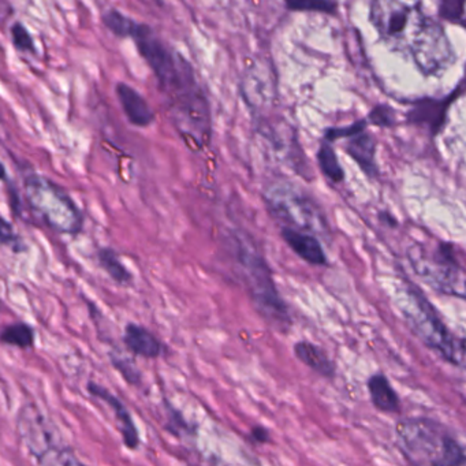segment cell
I'll list each match as a JSON object with an SVG mask.
<instances>
[{
	"label": "cell",
	"instance_id": "277c9868",
	"mask_svg": "<svg viewBox=\"0 0 466 466\" xmlns=\"http://www.w3.org/2000/svg\"><path fill=\"white\" fill-rule=\"evenodd\" d=\"M400 301L403 319L414 335L444 361L454 367H462L465 361V340L447 329L438 310L420 289L413 283H406Z\"/></svg>",
	"mask_w": 466,
	"mask_h": 466
},
{
	"label": "cell",
	"instance_id": "1f68e13d",
	"mask_svg": "<svg viewBox=\"0 0 466 466\" xmlns=\"http://www.w3.org/2000/svg\"><path fill=\"white\" fill-rule=\"evenodd\" d=\"M250 436L258 443H267L269 441V431L267 428L261 427V425H258V427L252 428Z\"/></svg>",
	"mask_w": 466,
	"mask_h": 466
},
{
	"label": "cell",
	"instance_id": "83f0119b",
	"mask_svg": "<svg viewBox=\"0 0 466 466\" xmlns=\"http://www.w3.org/2000/svg\"><path fill=\"white\" fill-rule=\"evenodd\" d=\"M463 2H457V0H443L439 5V15L443 20L450 21L452 24L465 23V12H463Z\"/></svg>",
	"mask_w": 466,
	"mask_h": 466
},
{
	"label": "cell",
	"instance_id": "e0dca14e",
	"mask_svg": "<svg viewBox=\"0 0 466 466\" xmlns=\"http://www.w3.org/2000/svg\"><path fill=\"white\" fill-rule=\"evenodd\" d=\"M370 402L381 413H398L400 409V397L384 373H373L367 381Z\"/></svg>",
	"mask_w": 466,
	"mask_h": 466
},
{
	"label": "cell",
	"instance_id": "44dd1931",
	"mask_svg": "<svg viewBox=\"0 0 466 466\" xmlns=\"http://www.w3.org/2000/svg\"><path fill=\"white\" fill-rule=\"evenodd\" d=\"M102 24L114 36L119 39H130L137 21L116 9H108L102 15Z\"/></svg>",
	"mask_w": 466,
	"mask_h": 466
},
{
	"label": "cell",
	"instance_id": "7402d4cb",
	"mask_svg": "<svg viewBox=\"0 0 466 466\" xmlns=\"http://www.w3.org/2000/svg\"><path fill=\"white\" fill-rule=\"evenodd\" d=\"M318 162L320 166L321 173L329 179V181L339 184L345 179V171L338 160L337 154L331 147V143L323 141L318 152Z\"/></svg>",
	"mask_w": 466,
	"mask_h": 466
},
{
	"label": "cell",
	"instance_id": "f1b7e54d",
	"mask_svg": "<svg viewBox=\"0 0 466 466\" xmlns=\"http://www.w3.org/2000/svg\"><path fill=\"white\" fill-rule=\"evenodd\" d=\"M166 414H167L166 430H167L168 432L176 436H184L190 433L189 424H187V420L184 419V416H182L177 409H174L173 406L168 405V403Z\"/></svg>",
	"mask_w": 466,
	"mask_h": 466
},
{
	"label": "cell",
	"instance_id": "9c48e42d",
	"mask_svg": "<svg viewBox=\"0 0 466 466\" xmlns=\"http://www.w3.org/2000/svg\"><path fill=\"white\" fill-rule=\"evenodd\" d=\"M406 53L425 76L446 72L455 61V53L446 31L438 21L425 15Z\"/></svg>",
	"mask_w": 466,
	"mask_h": 466
},
{
	"label": "cell",
	"instance_id": "d6a6232c",
	"mask_svg": "<svg viewBox=\"0 0 466 466\" xmlns=\"http://www.w3.org/2000/svg\"><path fill=\"white\" fill-rule=\"evenodd\" d=\"M7 179V170L5 167L4 163L0 162V181H6Z\"/></svg>",
	"mask_w": 466,
	"mask_h": 466
},
{
	"label": "cell",
	"instance_id": "7c38bea8",
	"mask_svg": "<svg viewBox=\"0 0 466 466\" xmlns=\"http://www.w3.org/2000/svg\"><path fill=\"white\" fill-rule=\"evenodd\" d=\"M461 91L462 88L460 86L458 91L452 92L449 97L443 100L421 99L419 102H414L413 107L408 113V121L410 124L427 127L432 135H436L443 127L447 111H449L447 108L457 99Z\"/></svg>",
	"mask_w": 466,
	"mask_h": 466
},
{
	"label": "cell",
	"instance_id": "ffe728a7",
	"mask_svg": "<svg viewBox=\"0 0 466 466\" xmlns=\"http://www.w3.org/2000/svg\"><path fill=\"white\" fill-rule=\"evenodd\" d=\"M36 332L25 321H15L0 329V343L5 346L28 350L35 348Z\"/></svg>",
	"mask_w": 466,
	"mask_h": 466
},
{
	"label": "cell",
	"instance_id": "836d02e7",
	"mask_svg": "<svg viewBox=\"0 0 466 466\" xmlns=\"http://www.w3.org/2000/svg\"><path fill=\"white\" fill-rule=\"evenodd\" d=\"M2 307H4V302H2V299H0V310H2Z\"/></svg>",
	"mask_w": 466,
	"mask_h": 466
},
{
	"label": "cell",
	"instance_id": "f546056e",
	"mask_svg": "<svg viewBox=\"0 0 466 466\" xmlns=\"http://www.w3.org/2000/svg\"><path fill=\"white\" fill-rule=\"evenodd\" d=\"M365 127H367V121L354 122V124L349 125V127H332V129L326 130L324 141L331 143V141L339 140V138L353 137V136L364 132Z\"/></svg>",
	"mask_w": 466,
	"mask_h": 466
},
{
	"label": "cell",
	"instance_id": "6da1fadb",
	"mask_svg": "<svg viewBox=\"0 0 466 466\" xmlns=\"http://www.w3.org/2000/svg\"><path fill=\"white\" fill-rule=\"evenodd\" d=\"M130 39L154 72L174 124L187 146L192 149L208 146L212 136L211 111L192 65L147 24L137 23Z\"/></svg>",
	"mask_w": 466,
	"mask_h": 466
},
{
	"label": "cell",
	"instance_id": "484cf974",
	"mask_svg": "<svg viewBox=\"0 0 466 466\" xmlns=\"http://www.w3.org/2000/svg\"><path fill=\"white\" fill-rule=\"evenodd\" d=\"M10 36H12V43L15 50L24 54H32V56L36 54V45H35L34 36L20 21L10 26Z\"/></svg>",
	"mask_w": 466,
	"mask_h": 466
},
{
	"label": "cell",
	"instance_id": "d4e9b609",
	"mask_svg": "<svg viewBox=\"0 0 466 466\" xmlns=\"http://www.w3.org/2000/svg\"><path fill=\"white\" fill-rule=\"evenodd\" d=\"M0 245L9 248L12 252L17 253V255L25 253L28 249L23 237L15 231V226L9 220L5 219L4 217H0Z\"/></svg>",
	"mask_w": 466,
	"mask_h": 466
},
{
	"label": "cell",
	"instance_id": "8fae6325",
	"mask_svg": "<svg viewBox=\"0 0 466 466\" xmlns=\"http://www.w3.org/2000/svg\"><path fill=\"white\" fill-rule=\"evenodd\" d=\"M86 390H88L92 397L99 398L106 405L113 409L116 427H118L125 446L129 450L138 449L141 443L140 433H138L137 425H136L135 420H133V416L130 414L127 405L118 397H116L113 392L108 391L105 386L96 383V381H88Z\"/></svg>",
	"mask_w": 466,
	"mask_h": 466
},
{
	"label": "cell",
	"instance_id": "cb8c5ba5",
	"mask_svg": "<svg viewBox=\"0 0 466 466\" xmlns=\"http://www.w3.org/2000/svg\"><path fill=\"white\" fill-rule=\"evenodd\" d=\"M110 361L113 364L114 370L124 378L127 383L130 386H140L143 381V373L138 370L136 362L133 361L129 357L124 356L122 353H116V351H111Z\"/></svg>",
	"mask_w": 466,
	"mask_h": 466
},
{
	"label": "cell",
	"instance_id": "7a4b0ae2",
	"mask_svg": "<svg viewBox=\"0 0 466 466\" xmlns=\"http://www.w3.org/2000/svg\"><path fill=\"white\" fill-rule=\"evenodd\" d=\"M397 446L410 466H465L457 433L438 420L409 417L395 425Z\"/></svg>",
	"mask_w": 466,
	"mask_h": 466
},
{
	"label": "cell",
	"instance_id": "8992f818",
	"mask_svg": "<svg viewBox=\"0 0 466 466\" xmlns=\"http://www.w3.org/2000/svg\"><path fill=\"white\" fill-rule=\"evenodd\" d=\"M264 200L283 228L315 237L329 236V222L323 209L312 196L294 182L279 179L269 185L264 193Z\"/></svg>",
	"mask_w": 466,
	"mask_h": 466
},
{
	"label": "cell",
	"instance_id": "d6986e66",
	"mask_svg": "<svg viewBox=\"0 0 466 466\" xmlns=\"http://www.w3.org/2000/svg\"><path fill=\"white\" fill-rule=\"evenodd\" d=\"M97 261L100 268L121 286H127L133 282L132 272L125 266L124 261L119 258L118 253L113 248L103 247L97 250Z\"/></svg>",
	"mask_w": 466,
	"mask_h": 466
},
{
	"label": "cell",
	"instance_id": "5b68a950",
	"mask_svg": "<svg viewBox=\"0 0 466 466\" xmlns=\"http://www.w3.org/2000/svg\"><path fill=\"white\" fill-rule=\"evenodd\" d=\"M24 195L32 211L51 230L65 236H78L83 231L84 215L65 187L42 174L24 178Z\"/></svg>",
	"mask_w": 466,
	"mask_h": 466
},
{
	"label": "cell",
	"instance_id": "ac0fdd59",
	"mask_svg": "<svg viewBox=\"0 0 466 466\" xmlns=\"http://www.w3.org/2000/svg\"><path fill=\"white\" fill-rule=\"evenodd\" d=\"M294 356L299 361L315 370L323 378L332 379L335 376V364L323 348L309 342V340H299L293 348Z\"/></svg>",
	"mask_w": 466,
	"mask_h": 466
},
{
	"label": "cell",
	"instance_id": "4fadbf2b",
	"mask_svg": "<svg viewBox=\"0 0 466 466\" xmlns=\"http://www.w3.org/2000/svg\"><path fill=\"white\" fill-rule=\"evenodd\" d=\"M119 105L127 121L136 127H148L155 122V113L146 97L127 83L116 86Z\"/></svg>",
	"mask_w": 466,
	"mask_h": 466
},
{
	"label": "cell",
	"instance_id": "4dcf8cb0",
	"mask_svg": "<svg viewBox=\"0 0 466 466\" xmlns=\"http://www.w3.org/2000/svg\"><path fill=\"white\" fill-rule=\"evenodd\" d=\"M395 122L394 110L389 106H378L370 111L367 118V124L375 125V127H389Z\"/></svg>",
	"mask_w": 466,
	"mask_h": 466
},
{
	"label": "cell",
	"instance_id": "9a60e30c",
	"mask_svg": "<svg viewBox=\"0 0 466 466\" xmlns=\"http://www.w3.org/2000/svg\"><path fill=\"white\" fill-rule=\"evenodd\" d=\"M282 237L286 244L299 255L302 260L312 266H326L327 256L323 245L318 237L282 228Z\"/></svg>",
	"mask_w": 466,
	"mask_h": 466
},
{
	"label": "cell",
	"instance_id": "ba28073f",
	"mask_svg": "<svg viewBox=\"0 0 466 466\" xmlns=\"http://www.w3.org/2000/svg\"><path fill=\"white\" fill-rule=\"evenodd\" d=\"M421 5L402 2H373L370 4V21L380 39L390 47L406 53L417 29L424 21Z\"/></svg>",
	"mask_w": 466,
	"mask_h": 466
},
{
	"label": "cell",
	"instance_id": "3957f363",
	"mask_svg": "<svg viewBox=\"0 0 466 466\" xmlns=\"http://www.w3.org/2000/svg\"><path fill=\"white\" fill-rule=\"evenodd\" d=\"M237 272L258 315L280 332L291 327L290 312L275 285L266 258L244 236L234 234L230 239Z\"/></svg>",
	"mask_w": 466,
	"mask_h": 466
},
{
	"label": "cell",
	"instance_id": "52a82bcc",
	"mask_svg": "<svg viewBox=\"0 0 466 466\" xmlns=\"http://www.w3.org/2000/svg\"><path fill=\"white\" fill-rule=\"evenodd\" d=\"M408 258L417 277L433 290L458 299L465 297V272L454 245L439 242L430 248L416 244L408 250Z\"/></svg>",
	"mask_w": 466,
	"mask_h": 466
},
{
	"label": "cell",
	"instance_id": "2e32d148",
	"mask_svg": "<svg viewBox=\"0 0 466 466\" xmlns=\"http://www.w3.org/2000/svg\"><path fill=\"white\" fill-rule=\"evenodd\" d=\"M349 157L360 166L365 176L373 178L378 176L379 170L376 166V141L370 133L361 132L359 135L349 138L345 146Z\"/></svg>",
	"mask_w": 466,
	"mask_h": 466
},
{
	"label": "cell",
	"instance_id": "5bb4252c",
	"mask_svg": "<svg viewBox=\"0 0 466 466\" xmlns=\"http://www.w3.org/2000/svg\"><path fill=\"white\" fill-rule=\"evenodd\" d=\"M122 340H124L125 348L133 356L143 357V359H159L165 351V346L160 342L159 338L140 324H127L125 327Z\"/></svg>",
	"mask_w": 466,
	"mask_h": 466
},
{
	"label": "cell",
	"instance_id": "4316f807",
	"mask_svg": "<svg viewBox=\"0 0 466 466\" xmlns=\"http://www.w3.org/2000/svg\"><path fill=\"white\" fill-rule=\"evenodd\" d=\"M286 7L293 12H318L335 15L338 5L329 2V0H297V2H288Z\"/></svg>",
	"mask_w": 466,
	"mask_h": 466
},
{
	"label": "cell",
	"instance_id": "603a6c76",
	"mask_svg": "<svg viewBox=\"0 0 466 466\" xmlns=\"http://www.w3.org/2000/svg\"><path fill=\"white\" fill-rule=\"evenodd\" d=\"M35 461L36 466H86L66 444L54 447Z\"/></svg>",
	"mask_w": 466,
	"mask_h": 466
},
{
	"label": "cell",
	"instance_id": "30bf717a",
	"mask_svg": "<svg viewBox=\"0 0 466 466\" xmlns=\"http://www.w3.org/2000/svg\"><path fill=\"white\" fill-rule=\"evenodd\" d=\"M17 427L24 444L35 460L54 447L65 444L58 427L35 403H26L21 408Z\"/></svg>",
	"mask_w": 466,
	"mask_h": 466
}]
</instances>
